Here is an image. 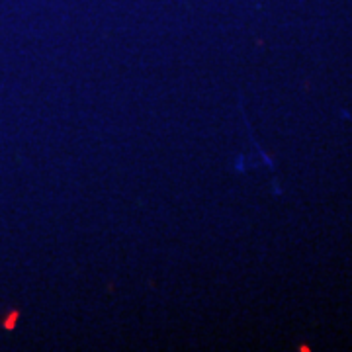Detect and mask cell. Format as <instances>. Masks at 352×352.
<instances>
[{
    "mask_svg": "<svg viewBox=\"0 0 352 352\" xmlns=\"http://www.w3.org/2000/svg\"><path fill=\"white\" fill-rule=\"evenodd\" d=\"M18 317H20V313L18 311H12L6 319H4V327L10 331V329H14V325H16V321H18Z\"/></svg>",
    "mask_w": 352,
    "mask_h": 352,
    "instance_id": "cell-1",
    "label": "cell"
}]
</instances>
